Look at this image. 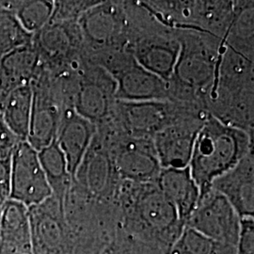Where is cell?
Listing matches in <instances>:
<instances>
[{
	"label": "cell",
	"instance_id": "1",
	"mask_svg": "<svg viewBox=\"0 0 254 254\" xmlns=\"http://www.w3.org/2000/svg\"><path fill=\"white\" fill-rule=\"evenodd\" d=\"M254 63L223 45L205 99L206 111L223 124L254 136Z\"/></svg>",
	"mask_w": 254,
	"mask_h": 254
},
{
	"label": "cell",
	"instance_id": "2",
	"mask_svg": "<svg viewBox=\"0 0 254 254\" xmlns=\"http://www.w3.org/2000/svg\"><path fill=\"white\" fill-rule=\"evenodd\" d=\"M180 52L169 81L170 101L199 106L214 82L223 49L222 39L205 32L175 29Z\"/></svg>",
	"mask_w": 254,
	"mask_h": 254
},
{
	"label": "cell",
	"instance_id": "3",
	"mask_svg": "<svg viewBox=\"0 0 254 254\" xmlns=\"http://www.w3.org/2000/svg\"><path fill=\"white\" fill-rule=\"evenodd\" d=\"M253 150V135L208 114L196 136L189 165L200 194Z\"/></svg>",
	"mask_w": 254,
	"mask_h": 254
},
{
	"label": "cell",
	"instance_id": "4",
	"mask_svg": "<svg viewBox=\"0 0 254 254\" xmlns=\"http://www.w3.org/2000/svg\"><path fill=\"white\" fill-rule=\"evenodd\" d=\"M118 197L129 219L165 243L172 247L180 236L185 226L155 183L123 181Z\"/></svg>",
	"mask_w": 254,
	"mask_h": 254
},
{
	"label": "cell",
	"instance_id": "5",
	"mask_svg": "<svg viewBox=\"0 0 254 254\" xmlns=\"http://www.w3.org/2000/svg\"><path fill=\"white\" fill-rule=\"evenodd\" d=\"M165 27L205 32L223 39L235 1H139Z\"/></svg>",
	"mask_w": 254,
	"mask_h": 254
},
{
	"label": "cell",
	"instance_id": "6",
	"mask_svg": "<svg viewBox=\"0 0 254 254\" xmlns=\"http://www.w3.org/2000/svg\"><path fill=\"white\" fill-rule=\"evenodd\" d=\"M83 58L127 50L130 21L126 1H100L78 19Z\"/></svg>",
	"mask_w": 254,
	"mask_h": 254
},
{
	"label": "cell",
	"instance_id": "7",
	"mask_svg": "<svg viewBox=\"0 0 254 254\" xmlns=\"http://www.w3.org/2000/svg\"><path fill=\"white\" fill-rule=\"evenodd\" d=\"M96 134L109 149L122 181L155 183L162 169L153 138L127 136L109 122L97 127Z\"/></svg>",
	"mask_w": 254,
	"mask_h": 254
},
{
	"label": "cell",
	"instance_id": "8",
	"mask_svg": "<svg viewBox=\"0 0 254 254\" xmlns=\"http://www.w3.org/2000/svg\"><path fill=\"white\" fill-rule=\"evenodd\" d=\"M86 62L110 73L117 85V100L170 101L169 82L141 67L127 50L97 55Z\"/></svg>",
	"mask_w": 254,
	"mask_h": 254
},
{
	"label": "cell",
	"instance_id": "9",
	"mask_svg": "<svg viewBox=\"0 0 254 254\" xmlns=\"http://www.w3.org/2000/svg\"><path fill=\"white\" fill-rule=\"evenodd\" d=\"M32 88V110L27 141L38 152L56 140L63 111L68 107L59 79L40 66Z\"/></svg>",
	"mask_w": 254,
	"mask_h": 254
},
{
	"label": "cell",
	"instance_id": "10",
	"mask_svg": "<svg viewBox=\"0 0 254 254\" xmlns=\"http://www.w3.org/2000/svg\"><path fill=\"white\" fill-rule=\"evenodd\" d=\"M117 85L103 67L83 59L74 75L72 106L77 114L100 127L111 120Z\"/></svg>",
	"mask_w": 254,
	"mask_h": 254
},
{
	"label": "cell",
	"instance_id": "11",
	"mask_svg": "<svg viewBox=\"0 0 254 254\" xmlns=\"http://www.w3.org/2000/svg\"><path fill=\"white\" fill-rule=\"evenodd\" d=\"M208 114L204 109L190 107L153 136L161 169L189 167L196 136Z\"/></svg>",
	"mask_w": 254,
	"mask_h": 254
},
{
	"label": "cell",
	"instance_id": "12",
	"mask_svg": "<svg viewBox=\"0 0 254 254\" xmlns=\"http://www.w3.org/2000/svg\"><path fill=\"white\" fill-rule=\"evenodd\" d=\"M189 107L173 101L117 100L109 122L127 136L153 138Z\"/></svg>",
	"mask_w": 254,
	"mask_h": 254
},
{
	"label": "cell",
	"instance_id": "13",
	"mask_svg": "<svg viewBox=\"0 0 254 254\" xmlns=\"http://www.w3.org/2000/svg\"><path fill=\"white\" fill-rule=\"evenodd\" d=\"M32 44L41 66L52 73L74 70L83 62V44L77 23H49L33 34Z\"/></svg>",
	"mask_w": 254,
	"mask_h": 254
},
{
	"label": "cell",
	"instance_id": "14",
	"mask_svg": "<svg viewBox=\"0 0 254 254\" xmlns=\"http://www.w3.org/2000/svg\"><path fill=\"white\" fill-rule=\"evenodd\" d=\"M185 226L222 245L236 249L241 218L223 195L210 189L200 194L199 202Z\"/></svg>",
	"mask_w": 254,
	"mask_h": 254
},
{
	"label": "cell",
	"instance_id": "15",
	"mask_svg": "<svg viewBox=\"0 0 254 254\" xmlns=\"http://www.w3.org/2000/svg\"><path fill=\"white\" fill-rule=\"evenodd\" d=\"M122 183L109 149L95 134L76 171L72 186L89 198L109 200L118 197Z\"/></svg>",
	"mask_w": 254,
	"mask_h": 254
},
{
	"label": "cell",
	"instance_id": "16",
	"mask_svg": "<svg viewBox=\"0 0 254 254\" xmlns=\"http://www.w3.org/2000/svg\"><path fill=\"white\" fill-rule=\"evenodd\" d=\"M51 196L52 191L40 163L38 151L27 140L21 141L11 156L9 199L29 208Z\"/></svg>",
	"mask_w": 254,
	"mask_h": 254
},
{
	"label": "cell",
	"instance_id": "17",
	"mask_svg": "<svg viewBox=\"0 0 254 254\" xmlns=\"http://www.w3.org/2000/svg\"><path fill=\"white\" fill-rule=\"evenodd\" d=\"M33 254H64L66 212L54 197L28 208Z\"/></svg>",
	"mask_w": 254,
	"mask_h": 254
},
{
	"label": "cell",
	"instance_id": "18",
	"mask_svg": "<svg viewBox=\"0 0 254 254\" xmlns=\"http://www.w3.org/2000/svg\"><path fill=\"white\" fill-rule=\"evenodd\" d=\"M211 189L223 195L240 218H254V150L213 182Z\"/></svg>",
	"mask_w": 254,
	"mask_h": 254
},
{
	"label": "cell",
	"instance_id": "19",
	"mask_svg": "<svg viewBox=\"0 0 254 254\" xmlns=\"http://www.w3.org/2000/svg\"><path fill=\"white\" fill-rule=\"evenodd\" d=\"M96 131V126L77 114L73 108L64 109L56 142L65 156L73 181Z\"/></svg>",
	"mask_w": 254,
	"mask_h": 254
},
{
	"label": "cell",
	"instance_id": "20",
	"mask_svg": "<svg viewBox=\"0 0 254 254\" xmlns=\"http://www.w3.org/2000/svg\"><path fill=\"white\" fill-rule=\"evenodd\" d=\"M155 184L174 206L185 226L200 197V188L193 179L190 168L162 169Z\"/></svg>",
	"mask_w": 254,
	"mask_h": 254
},
{
	"label": "cell",
	"instance_id": "21",
	"mask_svg": "<svg viewBox=\"0 0 254 254\" xmlns=\"http://www.w3.org/2000/svg\"><path fill=\"white\" fill-rule=\"evenodd\" d=\"M32 254L28 207L9 199L0 218V254Z\"/></svg>",
	"mask_w": 254,
	"mask_h": 254
},
{
	"label": "cell",
	"instance_id": "22",
	"mask_svg": "<svg viewBox=\"0 0 254 254\" xmlns=\"http://www.w3.org/2000/svg\"><path fill=\"white\" fill-rule=\"evenodd\" d=\"M254 1H235L234 15L222 39L223 45L254 63Z\"/></svg>",
	"mask_w": 254,
	"mask_h": 254
},
{
	"label": "cell",
	"instance_id": "23",
	"mask_svg": "<svg viewBox=\"0 0 254 254\" xmlns=\"http://www.w3.org/2000/svg\"><path fill=\"white\" fill-rule=\"evenodd\" d=\"M39 160L54 197L64 207L73 185L67 161L56 140L38 152Z\"/></svg>",
	"mask_w": 254,
	"mask_h": 254
},
{
	"label": "cell",
	"instance_id": "24",
	"mask_svg": "<svg viewBox=\"0 0 254 254\" xmlns=\"http://www.w3.org/2000/svg\"><path fill=\"white\" fill-rule=\"evenodd\" d=\"M31 85L15 88L9 93L0 112L4 121L21 140H27L32 110Z\"/></svg>",
	"mask_w": 254,
	"mask_h": 254
},
{
	"label": "cell",
	"instance_id": "25",
	"mask_svg": "<svg viewBox=\"0 0 254 254\" xmlns=\"http://www.w3.org/2000/svg\"><path fill=\"white\" fill-rule=\"evenodd\" d=\"M0 66L9 80L17 88L31 84L40 69L41 62L31 42L0 58Z\"/></svg>",
	"mask_w": 254,
	"mask_h": 254
},
{
	"label": "cell",
	"instance_id": "26",
	"mask_svg": "<svg viewBox=\"0 0 254 254\" xmlns=\"http://www.w3.org/2000/svg\"><path fill=\"white\" fill-rule=\"evenodd\" d=\"M236 249L222 245L185 226L171 247V254H234Z\"/></svg>",
	"mask_w": 254,
	"mask_h": 254
},
{
	"label": "cell",
	"instance_id": "27",
	"mask_svg": "<svg viewBox=\"0 0 254 254\" xmlns=\"http://www.w3.org/2000/svg\"><path fill=\"white\" fill-rule=\"evenodd\" d=\"M55 1L24 0L19 1L14 15L23 28L30 34H36L49 24Z\"/></svg>",
	"mask_w": 254,
	"mask_h": 254
},
{
	"label": "cell",
	"instance_id": "28",
	"mask_svg": "<svg viewBox=\"0 0 254 254\" xmlns=\"http://www.w3.org/2000/svg\"><path fill=\"white\" fill-rule=\"evenodd\" d=\"M33 35L23 28L14 14L0 10V58L30 44Z\"/></svg>",
	"mask_w": 254,
	"mask_h": 254
},
{
	"label": "cell",
	"instance_id": "29",
	"mask_svg": "<svg viewBox=\"0 0 254 254\" xmlns=\"http://www.w3.org/2000/svg\"><path fill=\"white\" fill-rule=\"evenodd\" d=\"M100 1H55L53 14L49 23H77L83 13Z\"/></svg>",
	"mask_w": 254,
	"mask_h": 254
},
{
	"label": "cell",
	"instance_id": "30",
	"mask_svg": "<svg viewBox=\"0 0 254 254\" xmlns=\"http://www.w3.org/2000/svg\"><path fill=\"white\" fill-rule=\"evenodd\" d=\"M236 254H254V218H241Z\"/></svg>",
	"mask_w": 254,
	"mask_h": 254
},
{
	"label": "cell",
	"instance_id": "31",
	"mask_svg": "<svg viewBox=\"0 0 254 254\" xmlns=\"http://www.w3.org/2000/svg\"><path fill=\"white\" fill-rule=\"evenodd\" d=\"M23 141L8 127L0 112V158L9 159L19 143Z\"/></svg>",
	"mask_w": 254,
	"mask_h": 254
},
{
	"label": "cell",
	"instance_id": "32",
	"mask_svg": "<svg viewBox=\"0 0 254 254\" xmlns=\"http://www.w3.org/2000/svg\"><path fill=\"white\" fill-rule=\"evenodd\" d=\"M11 182V158H0V200L5 202L9 199Z\"/></svg>",
	"mask_w": 254,
	"mask_h": 254
},
{
	"label": "cell",
	"instance_id": "33",
	"mask_svg": "<svg viewBox=\"0 0 254 254\" xmlns=\"http://www.w3.org/2000/svg\"><path fill=\"white\" fill-rule=\"evenodd\" d=\"M15 89V86L9 80L7 74L0 66V109H2L9 93Z\"/></svg>",
	"mask_w": 254,
	"mask_h": 254
},
{
	"label": "cell",
	"instance_id": "34",
	"mask_svg": "<svg viewBox=\"0 0 254 254\" xmlns=\"http://www.w3.org/2000/svg\"><path fill=\"white\" fill-rule=\"evenodd\" d=\"M105 254H120L116 251H109L108 253H105Z\"/></svg>",
	"mask_w": 254,
	"mask_h": 254
},
{
	"label": "cell",
	"instance_id": "35",
	"mask_svg": "<svg viewBox=\"0 0 254 254\" xmlns=\"http://www.w3.org/2000/svg\"><path fill=\"white\" fill-rule=\"evenodd\" d=\"M2 202H1V200H0V218H1V212H2Z\"/></svg>",
	"mask_w": 254,
	"mask_h": 254
},
{
	"label": "cell",
	"instance_id": "36",
	"mask_svg": "<svg viewBox=\"0 0 254 254\" xmlns=\"http://www.w3.org/2000/svg\"></svg>",
	"mask_w": 254,
	"mask_h": 254
}]
</instances>
